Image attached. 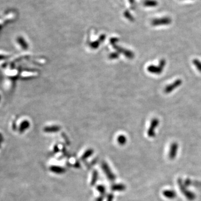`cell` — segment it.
<instances>
[{
  "instance_id": "obj_4",
  "label": "cell",
  "mask_w": 201,
  "mask_h": 201,
  "mask_svg": "<svg viewBox=\"0 0 201 201\" xmlns=\"http://www.w3.org/2000/svg\"><path fill=\"white\" fill-rule=\"evenodd\" d=\"M159 121L157 118H153L151 121L150 125L147 130V136L149 137H154L155 136V129L158 126Z\"/></svg>"
},
{
  "instance_id": "obj_8",
  "label": "cell",
  "mask_w": 201,
  "mask_h": 201,
  "mask_svg": "<svg viewBox=\"0 0 201 201\" xmlns=\"http://www.w3.org/2000/svg\"><path fill=\"white\" fill-rule=\"evenodd\" d=\"M163 195L164 196V197L168 199H174L175 198L177 197V193L175 191H173V190H164L163 192Z\"/></svg>"
},
{
  "instance_id": "obj_14",
  "label": "cell",
  "mask_w": 201,
  "mask_h": 201,
  "mask_svg": "<svg viewBox=\"0 0 201 201\" xmlns=\"http://www.w3.org/2000/svg\"><path fill=\"white\" fill-rule=\"evenodd\" d=\"M93 153V151L92 149H88L83 154V155L81 157V159L82 160H84L85 159H87V158H88L89 157H90V156L92 155Z\"/></svg>"
},
{
  "instance_id": "obj_23",
  "label": "cell",
  "mask_w": 201,
  "mask_h": 201,
  "mask_svg": "<svg viewBox=\"0 0 201 201\" xmlns=\"http://www.w3.org/2000/svg\"><path fill=\"white\" fill-rule=\"evenodd\" d=\"M104 196H101L100 195V196L99 197H98L97 198V199H96V201H104Z\"/></svg>"
},
{
  "instance_id": "obj_7",
  "label": "cell",
  "mask_w": 201,
  "mask_h": 201,
  "mask_svg": "<svg viewBox=\"0 0 201 201\" xmlns=\"http://www.w3.org/2000/svg\"><path fill=\"white\" fill-rule=\"evenodd\" d=\"M178 148H179V145L177 143L174 142L171 144L168 153V157L170 159L173 160L175 158L177 154Z\"/></svg>"
},
{
  "instance_id": "obj_16",
  "label": "cell",
  "mask_w": 201,
  "mask_h": 201,
  "mask_svg": "<svg viewBox=\"0 0 201 201\" xmlns=\"http://www.w3.org/2000/svg\"><path fill=\"white\" fill-rule=\"evenodd\" d=\"M126 141H127L126 137H125L124 135H120L117 138V141H118V144L121 145H124L126 144Z\"/></svg>"
},
{
  "instance_id": "obj_18",
  "label": "cell",
  "mask_w": 201,
  "mask_h": 201,
  "mask_svg": "<svg viewBox=\"0 0 201 201\" xmlns=\"http://www.w3.org/2000/svg\"><path fill=\"white\" fill-rule=\"evenodd\" d=\"M96 189H97V191H98L100 193L101 196H104V194H105L106 189H105V188H104V185H99L97 186Z\"/></svg>"
},
{
  "instance_id": "obj_2",
  "label": "cell",
  "mask_w": 201,
  "mask_h": 201,
  "mask_svg": "<svg viewBox=\"0 0 201 201\" xmlns=\"http://www.w3.org/2000/svg\"><path fill=\"white\" fill-rule=\"evenodd\" d=\"M166 60L164 59H162L160 60L159 65L157 66L154 65H150L148 66L147 68V71L150 73L160 74L162 73L164 67L166 65Z\"/></svg>"
},
{
  "instance_id": "obj_3",
  "label": "cell",
  "mask_w": 201,
  "mask_h": 201,
  "mask_svg": "<svg viewBox=\"0 0 201 201\" xmlns=\"http://www.w3.org/2000/svg\"><path fill=\"white\" fill-rule=\"evenodd\" d=\"M172 20L169 17L165 16L156 18L151 21V24L153 26H167L171 23Z\"/></svg>"
},
{
  "instance_id": "obj_21",
  "label": "cell",
  "mask_w": 201,
  "mask_h": 201,
  "mask_svg": "<svg viewBox=\"0 0 201 201\" xmlns=\"http://www.w3.org/2000/svg\"><path fill=\"white\" fill-rule=\"evenodd\" d=\"M114 199V194H109L107 196V201H113Z\"/></svg>"
},
{
  "instance_id": "obj_25",
  "label": "cell",
  "mask_w": 201,
  "mask_h": 201,
  "mask_svg": "<svg viewBox=\"0 0 201 201\" xmlns=\"http://www.w3.org/2000/svg\"><path fill=\"white\" fill-rule=\"evenodd\" d=\"M54 151V152H55V153H58V152L59 151V149H58V147H55Z\"/></svg>"
},
{
  "instance_id": "obj_24",
  "label": "cell",
  "mask_w": 201,
  "mask_h": 201,
  "mask_svg": "<svg viewBox=\"0 0 201 201\" xmlns=\"http://www.w3.org/2000/svg\"><path fill=\"white\" fill-rule=\"evenodd\" d=\"M7 58H8V57L5 56V55H0V60H3V59H7Z\"/></svg>"
},
{
  "instance_id": "obj_11",
  "label": "cell",
  "mask_w": 201,
  "mask_h": 201,
  "mask_svg": "<svg viewBox=\"0 0 201 201\" xmlns=\"http://www.w3.org/2000/svg\"><path fill=\"white\" fill-rule=\"evenodd\" d=\"M29 126H30V124L27 121H25L23 122L20 125L19 129L20 133L23 132L25 131L29 127Z\"/></svg>"
},
{
  "instance_id": "obj_13",
  "label": "cell",
  "mask_w": 201,
  "mask_h": 201,
  "mask_svg": "<svg viewBox=\"0 0 201 201\" xmlns=\"http://www.w3.org/2000/svg\"><path fill=\"white\" fill-rule=\"evenodd\" d=\"M17 42L20 44L21 47L23 48V49H26L27 48V44L24 40L23 37H19L17 39Z\"/></svg>"
},
{
  "instance_id": "obj_1",
  "label": "cell",
  "mask_w": 201,
  "mask_h": 201,
  "mask_svg": "<svg viewBox=\"0 0 201 201\" xmlns=\"http://www.w3.org/2000/svg\"><path fill=\"white\" fill-rule=\"evenodd\" d=\"M177 184L181 192L184 195L185 197L189 201H192L196 199V194L192 191L188 190L185 185L183 183V182L181 178H178L177 180Z\"/></svg>"
},
{
  "instance_id": "obj_17",
  "label": "cell",
  "mask_w": 201,
  "mask_h": 201,
  "mask_svg": "<svg viewBox=\"0 0 201 201\" xmlns=\"http://www.w3.org/2000/svg\"><path fill=\"white\" fill-rule=\"evenodd\" d=\"M193 63L195 65V67H196V68L198 70L201 72V62L199 60H198L197 59H195L194 60H193Z\"/></svg>"
},
{
  "instance_id": "obj_6",
  "label": "cell",
  "mask_w": 201,
  "mask_h": 201,
  "mask_svg": "<svg viewBox=\"0 0 201 201\" xmlns=\"http://www.w3.org/2000/svg\"><path fill=\"white\" fill-rule=\"evenodd\" d=\"M101 167L104 171V174L107 176L108 179L111 181H114L116 179V177L114 173L112 172L110 168L109 167L108 165L106 162H102L101 164Z\"/></svg>"
},
{
  "instance_id": "obj_26",
  "label": "cell",
  "mask_w": 201,
  "mask_h": 201,
  "mask_svg": "<svg viewBox=\"0 0 201 201\" xmlns=\"http://www.w3.org/2000/svg\"><path fill=\"white\" fill-rule=\"evenodd\" d=\"M0 100H1V96H0Z\"/></svg>"
},
{
  "instance_id": "obj_27",
  "label": "cell",
  "mask_w": 201,
  "mask_h": 201,
  "mask_svg": "<svg viewBox=\"0 0 201 201\" xmlns=\"http://www.w3.org/2000/svg\"><path fill=\"white\" fill-rule=\"evenodd\" d=\"M183 1H186V0H183Z\"/></svg>"
},
{
  "instance_id": "obj_10",
  "label": "cell",
  "mask_w": 201,
  "mask_h": 201,
  "mask_svg": "<svg viewBox=\"0 0 201 201\" xmlns=\"http://www.w3.org/2000/svg\"><path fill=\"white\" fill-rule=\"evenodd\" d=\"M143 4L147 7H155L158 5V2L157 0H145Z\"/></svg>"
},
{
  "instance_id": "obj_19",
  "label": "cell",
  "mask_w": 201,
  "mask_h": 201,
  "mask_svg": "<svg viewBox=\"0 0 201 201\" xmlns=\"http://www.w3.org/2000/svg\"><path fill=\"white\" fill-rule=\"evenodd\" d=\"M59 127L57 126H54V127H47L45 129V131L46 132H56L57 131L59 130Z\"/></svg>"
},
{
  "instance_id": "obj_15",
  "label": "cell",
  "mask_w": 201,
  "mask_h": 201,
  "mask_svg": "<svg viewBox=\"0 0 201 201\" xmlns=\"http://www.w3.org/2000/svg\"><path fill=\"white\" fill-rule=\"evenodd\" d=\"M98 172H97V171H93V174H92V180H91V182H90V185L92 186H93L94 185H95V184L96 183V182L97 181V179H98Z\"/></svg>"
},
{
  "instance_id": "obj_20",
  "label": "cell",
  "mask_w": 201,
  "mask_h": 201,
  "mask_svg": "<svg viewBox=\"0 0 201 201\" xmlns=\"http://www.w3.org/2000/svg\"><path fill=\"white\" fill-rule=\"evenodd\" d=\"M124 15H125V16L126 17L127 19H128L129 20H133V17H132V16H131V15L130 13L128 12H127V11L125 12Z\"/></svg>"
},
{
  "instance_id": "obj_9",
  "label": "cell",
  "mask_w": 201,
  "mask_h": 201,
  "mask_svg": "<svg viewBox=\"0 0 201 201\" xmlns=\"http://www.w3.org/2000/svg\"><path fill=\"white\" fill-rule=\"evenodd\" d=\"M50 171L55 174H63L65 171V169L63 168L55 165L51 166L50 167Z\"/></svg>"
},
{
  "instance_id": "obj_12",
  "label": "cell",
  "mask_w": 201,
  "mask_h": 201,
  "mask_svg": "<svg viewBox=\"0 0 201 201\" xmlns=\"http://www.w3.org/2000/svg\"><path fill=\"white\" fill-rule=\"evenodd\" d=\"M113 191H124L126 189V186L123 184H116L111 187Z\"/></svg>"
},
{
  "instance_id": "obj_22",
  "label": "cell",
  "mask_w": 201,
  "mask_h": 201,
  "mask_svg": "<svg viewBox=\"0 0 201 201\" xmlns=\"http://www.w3.org/2000/svg\"><path fill=\"white\" fill-rule=\"evenodd\" d=\"M3 140H4V139H3V136L1 133H0V147L1 146V144L3 143Z\"/></svg>"
},
{
  "instance_id": "obj_5",
  "label": "cell",
  "mask_w": 201,
  "mask_h": 201,
  "mask_svg": "<svg viewBox=\"0 0 201 201\" xmlns=\"http://www.w3.org/2000/svg\"><path fill=\"white\" fill-rule=\"evenodd\" d=\"M182 84V80L180 79H178L175 80L173 83L168 84L167 86H166L164 88V93L166 94L170 93L172 92L173 90H175L178 87L181 86V84Z\"/></svg>"
}]
</instances>
